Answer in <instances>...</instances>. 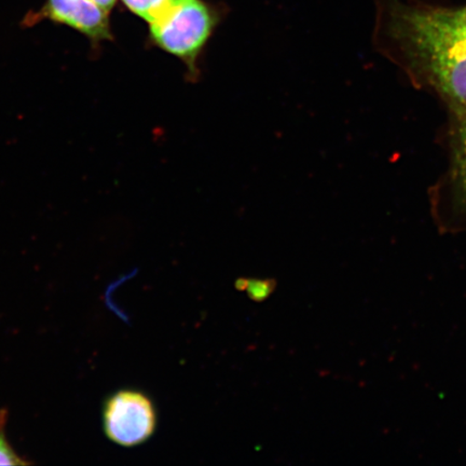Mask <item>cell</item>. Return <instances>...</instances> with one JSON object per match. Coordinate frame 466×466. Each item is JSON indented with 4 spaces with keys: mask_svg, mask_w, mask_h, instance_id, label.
I'll return each mask as SVG.
<instances>
[{
    "mask_svg": "<svg viewBox=\"0 0 466 466\" xmlns=\"http://www.w3.org/2000/svg\"><path fill=\"white\" fill-rule=\"evenodd\" d=\"M393 27L434 86L460 108H466V25L460 11L399 8Z\"/></svg>",
    "mask_w": 466,
    "mask_h": 466,
    "instance_id": "cell-1",
    "label": "cell"
},
{
    "mask_svg": "<svg viewBox=\"0 0 466 466\" xmlns=\"http://www.w3.org/2000/svg\"><path fill=\"white\" fill-rule=\"evenodd\" d=\"M214 25V15L201 0H173L165 13L151 23L150 33L157 46L195 71L197 58Z\"/></svg>",
    "mask_w": 466,
    "mask_h": 466,
    "instance_id": "cell-2",
    "label": "cell"
},
{
    "mask_svg": "<svg viewBox=\"0 0 466 466\" xmlns=\"http://www.w3.org/2000/svg\"><path fill=\"white\" fill-rule=\"evenodd\" d=\"M157 410L147 395L136 390H121L105 401L104 432L116 444L136 447L154 435Z\"/></svg>",
    "mask_w": 466,
    "mask_h": 466,
    "instance_id": "cell-3",
    "label": "cell"
},
{
    "mask_svg": "<svg viewBox=\"0 0 466 466\" xmlns=\"http://www.w3.org/2000/svg\"><path fill=\"white\" fill-rule=\"evenodd\" d=\"M40 15L77 29L93 40L112 38L107 11L93 0H48Z\"/></svg>",
    "mask_w": 466,
    "mask_h": 466,
    "instance_id": "cell-4",
    "label": "cell"
},
{
    "mask_svg": "<svg viewBox=\"0 0 466 466\" xmlns=\"http://www.w3.org/2000/svg\"><path fill=\"white\" fill-rule=\"evenodd\" d=\"M458 130L456 163H454V182L457 184L460 198L466 206V108Z\"/></svg>",
    "mask_w": 466,
    "mask_h": 466,
    "instance_id": "cell-5",
    "label": "cell"
},
{
    "mask_svg": "<svg viewBox=\"0 0 466 466\" xmlns=\"http://www.w3.org/2000/svg\"><path fill=\"white\" fill-rule=\"evenodd\" d=\"M132 13L143 17L149 25L165 13L173 0H122Z\"/></svg>",
    "mask_w": 466,
    "mask_h": 466,
    "instance_id": "cell-6",
    "label": "cell"
},
{
    "mask_svg": "<svg viewBox=\"0 0 466 466\" xmlns=\"http://www.w3.org/2000/svg\"><path fill=\"white\" fill-rule=\"evenodd\" d=\"M236 288L247 291L250 299L256 302H262L269 299L275 291L277 282L275 279H240L236 283Z\"/></svg>",
    "mask_w": 466,
    "mask_h": 466,
    "instance_id": "cell-7",
    "label": "cell"
},
{
    "mask_svg": "<svg viewBox=\"0 0 466 466\" xmlns=\"http://www.w3.org/2000/svg\"><path fill=\"white\" fill-rule=\"evenodd\" d=\"M5 428L0 429V465H25L29 464L25 459L17 456L5 440Z\"/></svg>",
    "mask_w": 466,
    "mask_h": 466,
    "instance_id": "cell-8",
    "label": "cell"
},
{
    "mask_svg": "<svg viewBox=\"0 0 466 466\" xmlns=\"http://www.w3.org/2000/svg\"><path fill=\"white\" fill-rule=\"evenodd\" d=\"M93 2L96 3L100 7L104 10L109 11L113 8V5L116 3V0H93Z\"/></svg>",
    "mask_w": 466,
    "mask_h": 466,
    "instance_id": "cell-9",
    "label": "cell"
},
{
    "mask_svg": "<svg viewBox=\"0 0 466 466\" xmlns=\"http://www.w3.org/2000/svg\"><path fill=\"white\" fill-rule=\"evenodd\" d=\"M8 413L5 410H0V429L5 428V422H7Z\"/></svg>",
    "mask_w": 466,
    "mask_h": 466,
    "instance_id": "cell-10",
    "label": "cell"
},
{
    "mask_svg": "<svg viewBox=\"0 0 466 466\" xmlns=\"http://www.w3.org/2000/svg\"><path fill=\"white\" fill-rule=\"evenodd\" d=\"M459 11H460V15H461L462 20L464 21L465 25H466V7L464 9L459 10Z\"/></svg>",
    "mask_w": 466,
    "mask_h": 466,
    "instance_id": "cell-11",
    "label": "cell"
}]
</instances>
